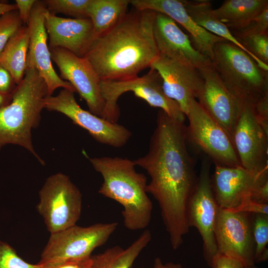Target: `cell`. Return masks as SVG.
I'll use <instances>...</instances> for the list:
<instances>
[{
    "label": "cell",
    "mask_w": 268,
    "mask_h": 268,
    "mask_svg": "<svg viewBox=\"0 0 268 268\" xmlns=\"http://www.w3.org/2000/svg\"><path fill=\"white\" fill-rule=\"evenodd\" d=\"M41 265L42 268H92L91 258L83 261H65Z\"/></svg>",
    "instance_id": "8d00e7d4"
},
{
    "label": "cell",
    "mask_w": 268,
    "mask_h": 268,
    "mask_svg": "<svg viewBox=\"0 0 268 268\" xmlns=\"http://www.w3.org/2000/svg\"><path fill=\"white\" fill-rule=\"evenodd\" d=\"M140 268H145L141 267ZM153 268H183V267L180 263L173 262L163 263L160 258L157 257L154 259Z\"/></svg>",
    "instance_id": "f35d334b"
},
{
    "label": "cell",
    "mask_w": 268,
    "mask_h": 268,
    "mask_svg": "<svg viewBox=\"0 0 268 268\" xmlns=\"http://www.w3.org/2000/svg\"><path fill=\"white\" fill-rule=\"evenodd\" d=\"M253 235L255 244V263L268 259V214L260 213L253 215Z\"/></svg>",
    "instance_id": "4316f807"
},
{
    "label": "cell",
    "mask_w": 268,
    "mask_h": 268,
    "mask_svg": "<svg viewBox=\"0 0 268 268\" xmlns=\"http://www.w3.org/2000/svg\"><path fill=\"white\" fill-rule=\"evenodd\" d=\"M118 225L117 222L99 223L86 227L75 224L51 234L38 264L89 259L92 252L107 242Z\"/></svg>",
    "instance_id": "52a82bcc"
},
{
    "label": "cell",
    "mask_w": 268,
    "mask_h": 268,
    "mask_svg": "<svg viewBox=\"0 0 268 268\" xmlns=\"http://www.w3.org/2000/svg\"><path fill=\"white\" fill-rule=\"evenodd\" d=\"M0 268H42V265L26 262L10 245L0 240Z\"/></svg>",
    "instance_id": "4dcf8cb0"
},
{
    "label": "cell",
    "mask_w": 268,
    "mask_h": 268,
    "mask_svg": "<svg viewBox=\"0 0 268 268\" xmlns=\"http://www.w3.org/2000/svg\"><path fill=\"white\" fill-rule=\"evenodd\" d=\"M267 7L268 0H227L213 12L230 31H235L247 26Z\"/></svg>",
    "instance_id": "603a6c76"
},
{
    "label": "cell",
    "mask_w": 268,
    "mask_h": 268,
    "mask_svg": "<svg viewBox=\"0 0 268 268\" xmlns=\"http://www.w3.org/2000/svg\"><path fill=\"white\" fill-rule=\"evenodd\" d=\"M231 137L241 167L255 173L268 171V132L251 107L242 106Z\"/></svg>",
    "instance_id": "4fadbf2b"
},
{
    "label": "cell",
    "mask_w": 268,
    "mask_h": 268,
    "mask_svg": "<svg viewBox=\"0 0 268 268\" xmlns=\"http://www.w3.org/2000/svg\"><path fill=\"white\" fill-rule=\"evenodd\" d=\"M211 268H249V267L237 259L218 255Z\"/></svg>",
    "instance_id": "e575fe53"
},
{
    "label": "cell",
    "mask_w": 268,
    "mask_h": 268,
    "mask_svg": "<svg viewBox=\"0 0 268 268\" xmlns=\"http://www.w3.org/2000/svg\"><path fill=\"white\" fill-rule=\"evenodd\" d=\"M253 215L219 208L214 229L218 255L237 259L247 267L255 265Z\"/></svg>",
    "instance_id": "7c38bea8"
},
{
    "label": "cell",
    "mask_w": 268,
    "mask_h": 268,
    "mask_svg": "<svg viewBox=\"0 0 268 268\" xmlns=\"http://www.w3.org/2000/svg\"><path fill=\"white\" fill-rule=\"evenodd\" d=\"M198 69L203 85L197 101L231 137L242 106L226 87L212 62Z\"/></svg>",
    "instance_id": "ac0fdd59"
},
{
    "label": "cell",
    "mask_w": 268,
    "mask_h": 268,
    "mask_svg": "<svg viewBox=\"0 0 268 268\" xmlns=\"http://www.w3.org/2000/svg\"><path fill=\"white\" fill-rule=\"evenodd\" d=\"M74 93L72 90L62 89L56 96H48L44 109L65 115L101 143L114 147L125 145L131 137L132 132L123 125L110 122L81 108Z\"/></svg>",
    "instance_id": "8fae6325"
},
{
    "label": "cell",
    "mask_w": 268,
    "mask_h": 268,
    "mask_svg": "<svg viewBox=\"0 0 268 268\" xmlns=\"http://www.w3.org/2000/svg\"><path fill=\"white\" fill-rule=\"evenodd\" d=\"M250 200L259 204H268V178L259 184L253 191Z\"/></svg>",
    "instance_id": "d590c367"
},
{
    "label": "cell",
    "mask_w": 268,
    "mask_h": 268,
    "mask_svg": "<svg viewBox=\"0 0 268 268\" xmlns=\"http://www.w3.org/2000/svg\"><path fill=\"white\" fill-rule=\"evenodd\" d=\"M184 7L193 20L209 32L236 45L248 54L263 69L268 71L264 64L247 50L234 37L228 27L214 14L212 4L208 0H182Z\"/></svg>",
    "instance_id": "7402d4cb"
},
{
    "label": "cell",
    "mask_w": 268,
    "mask_h": 268,
    "mask_svg": "<svg viewBox=\"0 0 268 268\" xmlns=\"http://www.w3.org/2000/svg\"><path fill=\"white\" fill-rule=\"evenodd\" d=\"M268 178V171L255 173L242 167L215 165L212 188L220 208L238 210L250 200L256 186Z\"/></svg>",
    "instance_id": "e0dca14e"
},
{
    "label": "cell",
    "mask_w": 268,
    "mask_h": 268,
    "mask_svg": "<svg viewBox=\"0 0 268 268\" xmlns=\"http://www.w3.org/2000/svg\"><path fill=\"white\" fill-rule=\"evenodd\" d=\"M211 163L206 156L202 160L200 172L187 208L189 226L190 228L195 227L200 234L203 243V256L210 268L218 255L214 229L220 208L212 188Z\"/></svg>",
    "instance_id": "30bf717a"
},
{
    "label": "cell",
    "mask_w": 268,
    "mask_h": 268,
    "mask_svg": "<svg viewBox=\"0 0 268 268\" xmlns=\"http://www.w3.org/2000/svg\"><path fill=\"white\" fill-rule=\"evenodd\" d=\"M268 7L265 8L247 26L242 29L231 32L236 37L252 34L266 33H268Z\"/></svg>",
    "instance_id": "1f68e13d"
},
{
    "label": "cell",
    "mask_w": 268,
    "mask_h": 268,
    "mask_svg": "<svg viewBox=\"0 0 268 268\" xmlns=\"http://www.w3.org/2000/svg\"><path fill=\"white\" fill-rule=\"evenodd\" d=\"M250 52L268 65V33L235 37Z\"/></svg>",
    "instance_id": "f1b7e54d"
},
{
    "label": "cell",
    "mask_w": 268,
    "mask_h": 268,
    "mask_svg": "<svg viewBox=\"0 0 268 268\" xmlns=\"http://www.w3.org/2000/svg\"><path fill=\"white\" fill-rule=\"evenodd\" d=\"M36 1V0H15L19 17L24 24L27 25L32 9Z\"/></svg>",
    "instance_id": "74e56055"
},
{
    "label": "cell",
    "mask_w": 268,
    "mask_h": 268,
    "mask_svg": "<svg viewBox=\"0 0 268 268\" xmlns=\"http://www.w3.org/2000/svg\"><path fill=\"white\" fill-rule=\"evenodd\" d=\"M16 86L10 73L0 64V92L12 94Z\"/></svg>",
    "instance_id": "836d02e7"
},
{
    "label": "cell",
    "mask_w": 268,
    "mask_h": 268,
    "mask_svg": "<svg viewBox=\"0 0 268 268\" xmlns=\"http://www.w3.org/2000/svg\"><path fill=\"white\" fill-rule=\"evenodd\" d=\"M149 67L159 73L165 94L178 104L186 115L191 101L198 98L203 85L198 68L158 54Z\"/></svg>",
    "instance_id": "9a60e30c"
},
{
    "label": "cell",
    "mask_w": 268,
    "mask_h": 268,
    "mask_svg": "<svg viewBox=\"0 0 268 268\" xmlns=\"http://www.w3.org/2000/svg\"><path fill=\"white\" fill-rule=\"evenodd\" d=\"M45 26L49 38V48H62L84 57L95 38L89 18H70L44 13Z\"/></svg>",
    "instance_id": "ffe728a7"
},
{
    "label": "cell",
    "mask_w": 268,
    "mask_h": 268,
    "mask_svg": "<svg viewBox=\"0 0 268 268\" xmlns=\"http://www.w3.org/2000/svg\"><path fill=\"white\" fill-rule=\"evenodd\" d=\"M46 10L43 1L40 0H36L32 9L27 24L30 39L27 67L34 68L38 71L47 85L49 96L52 95L58 88L76 92L69 82L58 75L53 67L44 23V13Z\"/></svg>",
    "instance_id": "2e32d148"
},
{
    "label": "cell",
    "mask_w": 268,
    "mask_h": 268,
    "mask_svg": "<svg viewBox=\"0 0 268 268\" xmlns=\"http://www.w3.org/2000/svg\"><path fill=\"white\" fill-rule=\"evenodd\" d=\"M155 15L154 11L134 8L95 38L84 57L101 80L130 79L149 67L158 54L153 32Z\"/></svg>",
    "instance_id": "7a4b0ae2"
},
{
    "label": "cell",
    "mask_w": 268,
    "mask_h": 268,
    "mask_svg": "<svg viewBox=\"0 0 268 268\" xmlns=\"http://www.w3.org/2000/svg\"><path fill=\"white\" fill-rule=\"evenodd\" d=\"M23 25L17 9L0 16V54L9 39Z\"/></svg>",
    "instance_id": "f546056e"
},
{
    "label": "cell",
    "mask_w": 268,
    "mask_h": 268,
    "mask_svg": "<svg viewBox=\"0 0 268 268\" xmlns=\"http://www.w3.org/2000/svg\"><path fill=\"white\" fill-rule=\"evenodd\" d=\"M252 109L258 122L268 132V94L259 100Z\"/></svg>",
    "instance_id": "d6a6232c"
},
{
    "label": "cell",
    "mask_w": 268,
    "mask_h": 268,
    "mask_svg": "<svg viewBox=\"0 0 268 268\" xmlns=\"http://www.w3.org/2000/svg\"><path fill=\"white\" fill-rule=\"evenodd\" d=\"M29 39V28L24 24L9 39L0 54V64L10 73L17 85L22 80L27 68Z\"/></svg>",
    "instance_id": "d4e9b609"
},
{
    "label": "cell",
    "mask_w": 268,
    "mask_h": 268,
    "mask_svg": "<svg viewBox=\"0 0 268 268\" xmlns=\"http://www.w3.org/2000/svg\"><path fill=\"white\" fill-rule=\"evenodd\" d=\"M213 66L222 81L242 106L253 107L268 94V71L241 48L226 40L213 48Z\"/></svg>",
    "instance_id": "5b68a950"
},
{
    "label": "cell",
    "mask_w": 268,
    "mask_h": 268,
    "mask_svg": "<svg viewBox=\"0 0 268 268\" xmlns=\"http://www.w3.org/2000/svg\"><path fill=\"white\" fill-rule=\"evenodd\" d=\"M187 141L184 123L159 110L147 153L134 160L150 177L146 192L158 203L169 240L175 243L189 232L187 205L198 178Z\"/></svg>",
    "instance_id": "6da1fadb"
},
{
    "label": "cell",
    "mask_w": 268,
    "mask_h": 268,
    "mask_svg": "<svg viewBox=\"0 0 268 268\" xmlns=\"http://www.w3.org/2000/svg\"><path fill=\"white\" fill-rule=\"evenodd\" d=\"M90 0H43L48 11L56 15L62 13L74 18H88L87 7Z\"/></svg>",
    "instance_id": "83f0119b"
},
{
    "label": "cell",
    "mask_w": 268,
    "mask_h": 268,
    "mask_svg": "<svg viewBox=\"0 0 268 268\" xmlns=\"http://www.w3.org/2000/svg\"><path fill=\"white\" fill-rule=\"evenodd\" d=\"M51 60L58 67L60 77L69 82L84 99L89 112L102 117L104 102L102 97L99 79L84 57H79L62 48H49Z\"/></svg>",
    "instance_id": "5bb4252c"
},
{
    "label": "cell",
    "mask_w": 268,
    "mask_h": 268,
    "mask_svg": "<svg viewBox=\"0 0 268 268\" xmlns=\"http://www.w3.org/2000/svg\"><path fill=\"white\" fill-rule=\"evenodd\" d=\"M37 210L50 234L76 224L82 209V195L69 177L62 173L49 176L39 193Z\"/></svg>",
    "instance_id": "ba28073f"
},
{
    "label": "cell",
    "mask_w": 268,
    "mask_h": 268,
    "mask_svg": "<svg viewBox=\"0 0 268 268\" xmlns=\"http://www.w3.org/2000/svg\"><path fill=\"white\" fill-rule=\"evenodd\" d=\"M151 238L150 231L145 229L126 249L115 246L102 253L91 256L92 268H131Z\"/></svg>",
    "instance_id": "cb8c5ba5"
},
{
    "label": "cell",
    "mask_w": 268,
    "mask_h": 268,
    "mask_svg": "<svg viewBox=\"0 0 268 268\" xmlns=\"http://www.w3.org/2000/svg\"><path fill=\"white\" fill-rule=\"evenodd\" d=\"M249 268H259L257 267H256V266H255V265H253V266H252L249 267Z\"/></svg>",
    "instance_id": "b9f144b4"
},
{
    "label": "cell",
    "mask_w": 268,
    "mask_h": 268,
    "mask_svg": "<svg viewBox=\"0 0 268 268\" xmlns=\"http://www.w3.org/2000/svg\"><path fill=\"white\" fill-rule=\"evenodd\" d=\"M130 4L136 9L150 10L163 13L179 23L191 35L195 49L211 61L216 43L225 40L198 25L187 12L182 0H130Z\"/></svg>",
    "instance_id": "44dd1931"
},
{
    "label": "cell",
    "mask_w": 268,
    "mask_h": 268,
    "mask_svg": "<svg viewBox=\"0 0 268 268\" xmlns=\"http://www.w3.org/2000/svg\"><path fill=\"white\" fill-rule=\"evenodd\" d=\"M100 91L104 102L102 118L117 123L120 110L117 101L120 96L128 91L145 100L150 106L159 108L172 119L185 122L186 115L178 104L165 94L162 80L159 73L150 68L147 73L124 80H101Z\"/></svg>",
    "instance_id": "8992f818"
},
{
    "label": "cell",
    "mask_w": 268,
    "mask_h": 268,
    "mask_svg": "<svg viewBox=\"0 0 268 268\" xmlns=\"http://www.w3.org/2000/svg\"><path fill=\"white\" fill-rule=\"evenodd\" d=\"M12 94L8 95L0 92V110L10 104Z\"/></svg>",
    "instance_id": "60d3db41"
},
{
    "label": "cell",
    "mask_w": 268,
    "mask_h": 268,
    "mask_svg": "<svg viewBox=\"0 0 268 268\" xmlns=\"http://www.w3.org/2000/svg\"><path fill=\"white\" fill-rule=\"evenodd\" d=\"M48 96L47 85L38 71L27 67L11 102L0 110V151L7 144L19 145L45 164L34 147L32 131L39 125Z\"/></svg>",
    "instance_id": "277c9868"
},
{
    "label": "cell",
    "mask_w": 268,
    "mask_h": 268,
    "mask_svg": "<svg viewBox=\"0 0 268 268\" xmlns=\"http://www.w3.org/2000/svg\"><path fill=\"white\" fill-rule=\"evenodd\" d=\"M153 32L158 54L198 69L211 63L195 49L189 36L166 15L155 12Z\"/></svg>",
    "instance_id": "d6986e66"
},
{
    "label": "cell",
    "mask_w": 268,
    "mask_h": 268,
    "mask_svg": "<svg viewBox=\"0 0 268 268\" xmlns=\"http://www.w3.org/2000/svg\"><path fill=\"white\" fill-rule=\"evenodd\" d=\"M130 0H90L87 16L93 25L95 38L115 26L126 14Z\"/></svg>",
    "instance_id": "484cf974"
},
{
    "label": "cell",
    "mask_w": 268,
    "mask_h": 268,
    "mask_svg": "<svg viewBox=\"0 0 268 268\" xmlns=\"http://www.w3.org/2000/svg\"><path fill=\"white\" fill-rule=\"evenodd\" d=\"M187 141L191 142L214 165L240 166L230 136L193 99L186 115Z\"/></svg>",
    "instance_id": "9c48e42d"
},
{
    "label": "cell",
    "mask_w": 268,
    "mask_h": 268,
    "mask_svg": "<svg viewBox=\"0 0 268 268\" xmlns=\"http://www.w3.org/2000/svg\"><path fill=\"white\" fill-rule=\"evenodd\" d=\"M17 6L15 4H9L0 2V16L10 11L16 10Z\"/></svg>",
    "instance_id": "ab89813d"
},
{
    "label": "cell",
    "mask_w": 268,
    "mask_h": 268,
    "mask_svg": "<svg viewBox=\"0 0 268 268\" xmlns=\"http://www.w3.org/2000/svg\"><path fill=\"white\" fill-rule=\"evenodd\" d=\"M89 160L103 179L98 193L123 207L125 227L132 231L145 229L151 219L152 203L146 192L147 178L136 171L134 160L108 156Z\"/></svg>",
    "instance_id": "3957f363"
}]
</instances>
